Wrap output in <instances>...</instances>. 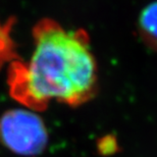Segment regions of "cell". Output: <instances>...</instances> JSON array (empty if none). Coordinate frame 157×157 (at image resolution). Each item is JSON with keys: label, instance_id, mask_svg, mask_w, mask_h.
<instances>
[{"label": "cell", "instance_id": "cell-1", "mask_svg": "<svg viewBox=\"0 0 157 157\" xmlns=\"http://www.w3.org/2000/svg\"><path fill=\"white\" fill-rule=\"evenodd\" d=\"M96 78V61L83 34L44 23L29 60L14 71L11 89L32 109L52 101L78 104L92 95Z\"/></svg>", "mask_w": 157, "mask_h": 157}, {"label": "cell", "instance_id": "cell-2", "mask_svg": "<svg viewBox=\"0 0 157 157\" xmlns=\"http://www.w3.org/2000/svg\"><path fill=\"white\" fill-rule=\"evenodd\" d=\"M0 140L17 154H40L48 142V133L43 119L32 108H14L0 117Z\"/></svg>", "mask_w": 157, "mask_h": 157}, {"label": "cell", "instance_id": "cell-3", "mask_svg": "<svg viewBox=\"0 0 157 157\" xmlns=\"http://www.w3.org/2000/svg\"><path fill=\"white\" fill-rule=\"evenodd\" d=\"M140 28L145 38L157 47V1L148 4L141 12Z\"/></svg>", "mask_w": 157, "mask_h": 157}, {"label": "cell", "instance_id": "cell-4", "mask_svg": "<svg viewBox=\"0 0 157 157\" xmlns=\"http://www.w3.org/2000/svg\"><path fill=\"white\" fill-rule=\"evenodd\" d=\"M10 40L8 38L7 33L2 28H0V57H3L9 52Z\"/></svg>", "mask_w": 157, "mask_h": 157}]
</instances>
